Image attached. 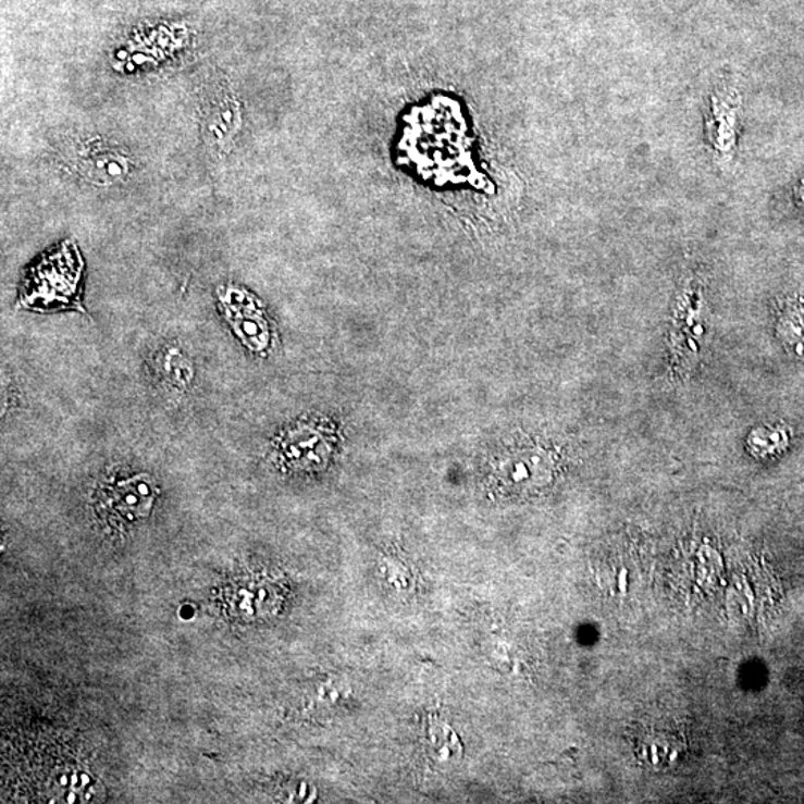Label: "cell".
I'll return each instance as SVG.
<instances>
[{
	"label": "cell",
	"mask_w": 804,
	"mask_h": 804,
	"mask_svg": "<svg viewBox=\"0 0 804 804\" xmlns=\"http://www.w3.org/2000/svg\"><path fill=\"white\" fill-rule=\"evenodd\" d=\"M321 438L322 435L314 434L312 430H306V428L290 431L284 443L285 455L290 460H297V463H300V460H305V465L318 463L319 454H314V450L318 452V448L325 447Z\"/></svg>",
	"instance_id": "obj_7"
},
{
	"label": "cell",
	"mask_w": 804,
	"mask_h": 804,
	"mask_svg": "<svg viewBox=\"0 0 804 804\" xmlns=\"http://www.w3.org/2000/svg\"><path fill=\"white\" fill-rule=\"evenodd\" d=\"M200 116L205 139L217 152L232 151L242 125V109L236 92L225 78L210 79L200 96Z\"/></svg>",
	"instance_id": "obj_2"
},
{
	"label": "cell",
	"mask_w": 804,
	"mask_h": 804,
	"mask_svg": "<svg viewBox=\"0 0 804 804\" xmlns=\"http://www.w3.org/2000/svg\"><path fill=\"white\" fill-rule=\"evenodd\" d=\"M220 300L233 329L242 335L244 341L248 342V345H253L257 349L256 342H261L260 337L264 329H262L260 319H257L261 317L256 307L248 302V297H245V294L238 293L234 288H230L227 293L222 295V298L220 297Z\"/></svg>",
	"instance_id": "obj_6"
},
{
	"label": "cell",
	"mask_w": 804,
	"mask_h": 804,
	"mask_svg": "<svg viewBox=\"0 0 804 804\" xmlns=\"http://www.w3.org/2000/svg\"><path fill=\"white\" fill-rule=\"evenodd\" d=\"M779 333L786 345L793 349L799 357L804 355V312L800 309L790 310L783 314Z\"/></svg>",
	"instance_id": "obj_8"
},
{
	"label": "cell",
	"mask_w": 804,
	"mask_h": 804,
	"mask_svg": "<svg viewBox=\"0 0 804 804\" xmlns=\"http://www.w3.org/2000/svg\"><path fill=\"white\" fill-rule=\"evenodd\" d=\"M81 277L79 252L64 242L27 274L20 300L27 309H71L79 306Z\"/></svg>",
	"instance_id": "obj_1"
},
{
	"label": "cell",
	"mask_w": 804,
	"mask_h": 804,
	"mask_svg": "<svg viewBox=\"0 0 804 804\" xmlns=\"http://www.w3.org/2000/svg\"><path fill=\"white\" fill-rule=\"evenodd\" d=\"M788 444L787 430L783 428H771V430H757L751 436V447L758 452L759 456H770L782 452Z\"/></svg>",
	"instance_id": "obj_9"
},
{
	"label": "cell",
	"mask_w": 804,
	"mask_h": 804,
	"mask_svg": "<svg viewBox=\"0 0 804 804\" xmlns=\"http://www.w3.org/2000/svg\"><path fill=\"white\" fill-rule=\"evenodd\" d=\"M738 112L737 96L725 92V95L714 97L708 121V135L719 159L729 160L734 151Z\"/></svg>",
	"instance_id": "obj_5"
},
{
	"label": "cell",
	"mask_w": 804,
	"mask_h": 804,
	"mask_svg": "<svg viewBox=\"0 0 804 804\" xmlns=\"http://www.w3.org/2000/svg\"><path fill=\"white\" fill-rule=\"evenodd\" d=\"M64 159L81 177L100 187L124 182L132 172V160L127 152L103 140H78Z\"/></svg>",
	"instance_id": "obj_3"
},
{
	"label": "cell",
	"mask_w": 804,
	"mask_h": 804,
	"mask_svg": "<svg viewBox=\"0 0 804 804\" xmlns=\"http://www.w3.org/2000/svg\"><path fill=\"white\" fill-rule=\"evenodd\" d=\"M157 495L151 477L136 474L107 484L100 491V505L112 520L131 524L151 515Z\"/></svg>",
	"instance_id": "obj_4"
}]
</instances>
